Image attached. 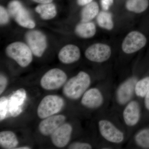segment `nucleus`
<instances>
[{"mask_svg":"<svg viewBox=\"0 0 149 149\" xmlns=\"http://www.w3.org/2000/svg\"><path fill=\"white\" fill-rule=\"evenodd\" d=\"M81 53L79 47L73 45H68L63 47L59 52L60 61L64 64H69L78 61Z\"/></svg>","mask_w":149,"mask_h":149,"instance_id":"16","label":"nucleus"},{"mask_svg":"<svg viewBox=\"0 0 149 149\" xmlns=\"http://www.w3.org/2000/svg\"><path fill=\"white\" fill-rule=\"evenodd\" d=\"M93 147L91 144L85 142H74L69 145L70 149H91Z\"/></svg>","mask_w":149,"mask_h":149,"instance_id":"26","label":"nucleus"},{"mask_svg":"<svg viewBox=\"0 0 149 149\" xmlns=\"http://www.w3.org/2000/svg\"><path fill=\"white\" fill-rule=\"evenodd\" d=\"M9 17L8 12L3 7H0V22L1 25L6 24L8 22Z\"/></svg>","mask_w":149,"mask_h":149,"instance_id":"27","label":"nucleus"},{"mask_svg":"<svg viewBox=\"0 0 149 149\" xmlns=\"http://www.w3.org/2000/svg\"><path fill=\"white\" fill-rule=\"evenodd\" d=\"M113 0H101V4L103 10L107 11L113 3Z\"/></svg>","mask_w":149,"mask_h":149,"instance_id":"29","label":"nucleus"},{"mask_svg":"<svg viewBox=\"0 0 149 149\" xmlns=\"http://www.w3.org/2000/svg\"><path fill=\"white\" fill-rule=\"evenodd\" d=\"M93 0H77V3L79 5L86 6L93 1Z\"/></svg>","mask_w":149,"mask_h":149,"instance_id":"31","label":"nucleus"},{"mask_svg":"<svg viewBox=\"0 0 149 149\" xmlns=\"http://www.w3.org/2000/svg\"><path fill=\"white\" fill-rule=\"evenodd\" d=\"M19 143L15 133L9 130L0 132V145L3 148L15 149Z\"/></svg>","mask_w":149,"mask_h":149,"instance_id":"17","label":"nucleus"},{"mask_svg":"<svg viewBox=\"0 0 149 149\" xmlns=\"http://www.w3.org/2000/svg\"><path fill=\"white\" fill-rule=\"evenodd\" d=\"M67 80V75L63 70L53 68L44 74L40 80V85L46 91H54L64 85Z\"/></svg>","mask_w":149,"mask_h":149,"instance_id":"5","label":"nucleus"},{"mask_svg":"<svg viewBox=\"0 0 149 149\" xmlns=\"http://www.w3.org/2000/svg\"><path fill=\"white\" fill-rule=\"evenodd\" d=\"M99 132L105 140L111 143H121L125 139L124 133L113 123L106 119H102L98 123Z\"/></svg>","mask_w":149,"mask_h":149,"instance_id":"4","label":"nucleus"},{"mask_svg":"<svg viewBox=\"0 0 149 149\" xmlns=\"http://www.w3.org/2000/svg\"><path fill=\"white\" fill-rule=\"evenodd\" d=\"M91 84L90 75L84 71H80L67 81L63 86V92L68 98L77 100L82 97Z\"/></svg>","mask_w":149,"mask_h":149,"instance_id":"1","label":"nucleus"},{"mask_svg":"<svg viewBox=\"0 0 149 149\" xmlns=\"http://www.w3.org/2000/svg\"><path fill=\"white\" fill-rule=\"evenodd\" d=\"M9 13L22 27L32 29L35 23L21 3L17 0L12 1L8 5Z\"/></svg>","mask_w":149,"mask_h":149,"instance_id":"6","label":"nucleus"},{"mask_svg":"<svg viewBox=\"0 0 149 149\" xmlns=\"http://www.w3.org/2000/svg\"><path fill=\"white\" fill-rule=\"evenodd\" d=\"M27 97L26 91L23 88L17 90L8 98V116L15 117L23 110V107Z\"/></svg>","mask_w":149,"mask_h":149,"instance_id":"13","label":"nucleus"},{"mask_svg":"<svg viewBox=\"0 0 149 149\" xmlns=\"http://www.w3.org/2000/svg\"><path fill=\"white\" fill-rule=\"evenodd\" d=\"M141 111L138 101L132 100L125 105L122 112V117L125 125L133 127L138 124L141 118Z\"/></svg>","mask_w":149,"mask_h":149,"instance_id":"11","label":"nucleus"},{"mask_svg":"<svg viewBox=\"0 0 149 149\" xmlns=\"http://www.w3.org/2000/svg\"><path fill=\"white\" fill-rule=\"evenodd\" d=\"M43 119L38 126L39 131L43 136H51L57 128L64 123L66 117L63 115H54Z\"/></svg>","mask_w":149,"mask_h":149,"instance_id":"14","label":"nucleus"},{"mask_svg":"<svg viewBox=\"0 0 149 149\" xmlns=\"http://www.w3.org/2000/svg\"><path fill=\"white\" fill-rule=\"evenodd\" d=\"M146 43V38L143 34L137 31H132L123 40L122 50L125 54L134 53L144 47Z\"/></svg>","mask_w":149,"mask_h":149,"instance_id":"9","label":"nucleus"},{"mask_svg":"<svg viewBox=\"0 0 149 149\" xmlns=\"http://www.w3.org/2000/svg\"><path fill=\"white\" fill-rule=\"evenodd\" d=\"M134 141L138 146L149 149V128H144L138 131L134 136Z\"/></svg>","mask_w":149,"mask_h":149,"instance_id":"22","label":"nucleus"},{"mask_svg":"<svg viewBox=\"0 0 149 149\" xmlns=\"http://www.w3.org/2000/svg\"><path fill=\"white\" fill-rule=\"evenodd\" d=\"M35 2L39 3L40 4L48 3H52L53 0H32Z\"/></svg>","mask_w":149,"mask_h":149,"instance_id":"32","label":"nucleus"},{"mask_svg":"<svg viewBox=\"0 0 149 149\" xmlns=\"http://www.w3.org/2000/svg\"><path fill=\"white\" fill-rule=\"evenodd\" d=\"M7 78L3 74L0 75V94L1 95L6 90L8 85Z\"/></svg>","mask_w":149,"mask_h":149,"instance_id":"28","label":"nucleus"},{"mask_svg":"<svg viewBox=\"0 0 149 149\" xmlns=\"http://www.w3.org/2000/svg\"><path fill=\"white\" fill-rule=\"evenodd\" d=\"M35 10L41 18L46 20L54 18L57 14L56 6L51 3L41 4L36 7Z\"/></svg>","mask_w":149,"mask_h":149,"instance_id":"19","label":"nucleus"},{"mask_svg":"<svg viewBox=\"0 0 149 149\" xmlns=\"http://www.w3.org/2000/svg\"><path fill=\"white\" fill-rule=\"evenodd\" d=\"M6 52L8 57L15 61L21 67L28 66L33 59V54L31 49L22 42L11 43L7 47Z\"/></svg>","mask_w":149,"mask_h":149,"instance_id":"2","label":"nucleus"},{"mask_svg":"<svg viewBox=\"0 0 149 149\" xmlns=\"http://www.w3.org/2000/svg\"><path fill=\"white\" fill-rule=\"evenodd\" d=\"M96 26L91 22H82L76 26L75 32L76 35L81 38L88 39L95 35Z\"/></svg>","mask_w":149,"mask_h":149,"instance_id":"18","label":"nucleus"},{"mask_svg":"<svg viewBox=\"0 0 149 149\" xmlns=\"http://www.w3.org/2000/svg\"><path fill=\"white\" fill-rule=\"evenodd\" d=\"M104 98L99 88H89L81 97V103L83 106L90 109H95L103 105Z\"/></svg>","mask_w":149,"mask_h":149,"instance_id":"12","label":"nucleus"},{"mask_svg":"<svg viewBox=\"0 0 149 149\" xmlns=\"http://www.w3.org/2000/svg\"><path fill=\"white\" fill-rule=\"evenodd\" d=\"M72 127L70 123H64L51 135V140L54 146L59 148L66 146L68 144L72 132Z\"/></svg>","mask_w":149,"mask_h":149,"instance_id":"15","label":"nucleus"},{"mask_svg":"<svg viewBox=\"0 0 149 149\" xmlns=\"http://www.w3.org/2000/svg\"><path fill=\"white\" fill-rule=\"evenodd\" d=\"M28 46L32 53L37 57H41L47 48V38L40 31L33 30L27 32L25 36Z\"/></svg>","mask_w":149,"mask_h":149,"instance_id":"8","label":"nucleus"},{"mask_svg":"<svg viewBox=\"0 0 149 149\" xmlns=\"http://www.w3.org/2000/svg\"><path fill=\"white\" fill-rule=\"evenodd\" d=\"M8 98L2 97L0 98V120L8 117Z\"/></svg>","mask_w":149,"mask_h":149,"instance_id":"25","label":"nucleus"},{"mask_svg":"<svg viewBox=\"0 0 149 149\" xmlns=\"http://www.w3.org/2000/svg\"><path fill=\"white\" fill-rule=\"evenodd\" d=\"M149 90V76L138 80L135 87V94L140 98L145 97Z\"/></svg>","mask_w":149,"mask_h":149,"instance_id":"24","label":"nucleus"},{"mask_svg":"<svg viewBox=\"0 0 149 149\" xmlns=\"http://www.w3.org/2000/svg\"><path fill=\"white\" fill-rule=\"evenodd\" d=\"M144 104L146 109L149 111V90L144 97Z\"/></svg>","mask_w":149,"mask_h":149,"instance_id":"30","label":"nucleus"},{"mask_svg":"<svg viewBox=\"0 0 149 149\" xmlns=\"http://www.w3.org/2000/svg\"><path fill=\"white\" fill-rule=\"evenodd\" d=\"M99 7L97 3L92 2L86 5L81 12L82 22H88L93 19L98 14Z\"/></svg>","mask_w":149,"mask_h":149,"instance_id":"20","label":"nucleus"},{"mask_svg":"<svg viewBox=\"0 0 149 149\" xmlns=\"http://www.w3.org/2000/svg\"><path fill=\"white\" fill-rule=\"evenodd\" d=\"M64 105L63 99L57 95H48L43 98L39 104L37 114L44 119L58 113Z\"/></svg>","mask_w":149,"mask_h":149,"instance_id":"3","label":"nucleus"},{"mask_svg":"<svg viewBox=\"0 0 149 149\" xmlns=\"http://www.w3.org/2000/svg\"><path fill=\"white\" fill-rule=\"evenodd\" d=\"M138 79L136 77H131L119 85L115 94L116 100L118 104L125 106L132 100L135 95V85Z\"/></svg>","mask_w":149,"mask_h":149,"instance_id":"7","label":"nucleus"},{"mask_svg":"<svg viewBox=\"0 0 149 149\" xmlns=\"http://www.w3.org/2000/svg\"><path fill=\"white\" fill-rule=\"evenodd\" d=\"M31 148L28 146H22L16 148L15 149H30Z\"/></svg>","mask_w":149,"mask_h":149,"instance_id":"33","label":"nucleus"},{"mask_svg":"<svg viewBox=\"0 0 149 149\" xmlns=\"http://www.w3.org/2000/svg\"><path fill=\"white\" fill-rule=\"evenodd\" d=\"M149 4V0H128L126 7L130 11L140 13L147 9Z\"/></svg>","mask_w":149,"mask_h":149,"instance_id":"21","label":"nucleus"},{"mask_svg":"<svg viewBox=\"0 0 149 149\" xmlns=\"http://www.w3.org/2000/svg\"><path fill=\"white\" fill-rule=\"evenodd\" d=\"M111 54L110 47L105 44L97 43L92 45L86 50V58L93 62L101 63L106 61Z\"/></svg>","mask_w":149,"mask_h":149,"instance_id":"10","label":"nucleus"},{"mask_svg":"<svg viewBox=\"0 0 149 149\" xmlns=\"http://www.w3.org/2000/svg\"><path fill=\"white\" fill-rule=\"evenodd\" d=\"M97 21L100 27L107 30H111L114 26L111 14L105 11L98 14Z\"/></svg>","mask_w":149,"mask_h":149,"instance_id":"23","label":"nucleus"}]
</instances>
